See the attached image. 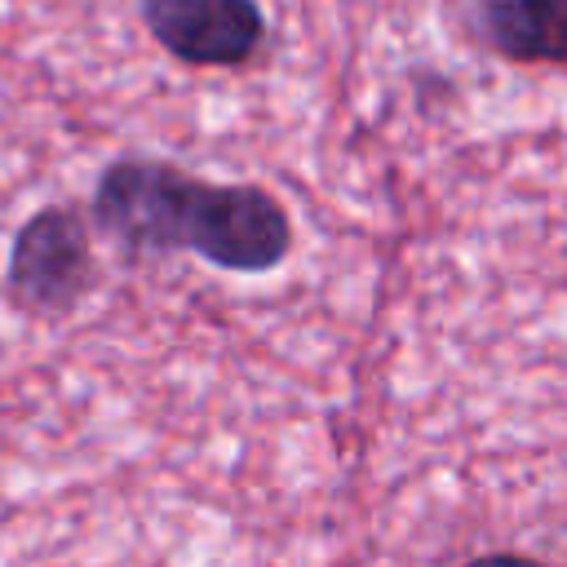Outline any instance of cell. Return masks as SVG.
<instances>
[{"mask_svg": "<svg viewBox=\"0 0 567 567\" xmlns=\"http://www.w3.org/2000/svg\"><path fill=\"white\" fill-rule=\"evenodd\" d=\"M465 567H540V563L514 558V554H487V558H474V563H465Z\"/></svg>", "mask_w": 567, "mask_h": 567, "instance_id": "obj_5", "label": "cell"}, {"mask_svg": "<svg viewBox=\"0 0 567 567\" xmlns=\"http://www.w3.org/2000/svg\"><path fill=\"white\" fill-rule=\"evenodd\" d=\"M151 35L182 62L230 66L261 40V9L252 0H142Z\"/></svg>", "mask_w": 567, "mask_h": 567, "instance_id": "obj_2", "label": "cell"}, {"mask_svg": "<svg viewBox=\"0 0 567 567\" xmlns=\"http://www.w3.org/2000/svg\"><path fill=\"white\" fill-rule=\"evenodd\" d=\"M89 279V244L71 213L49 208L35 213L13 244L9 288L27 306H66L80 297Z\"/></svg>", "mask_w": 567, "mask_h": 567, "instance_id": "obj_3", "label": "cell"}, {"mask_svg": "<svg viewBox=\"0 0 567 567\" xmlns=\"http://www.w3.org/2000/svg\"><path fill=\"white\" fill-rule=\"evenodd\" d=\"M483 27L509 58H567V0H487Z\"/></svg>", "mask_w": 567, "mask_h": 567, "instance_id": "obj_4", "label": "cell"}, {"mask_svg": "<svg viewBox=\"0 0 567 567\" xmlns=\"http://www.w3.org/2000/svg\"><path fill=\"white\" fill-rule=\"evenodd\" d=\"M93 208L97 221L133 248H195L226 270H266L292 244L288 217L266 190L208 186L168 164H111Z\"/></svg>", "mask_w": 567, "mask_h": 567, "instance_id": "obj_1", "label": "cell"}]
</instances>
